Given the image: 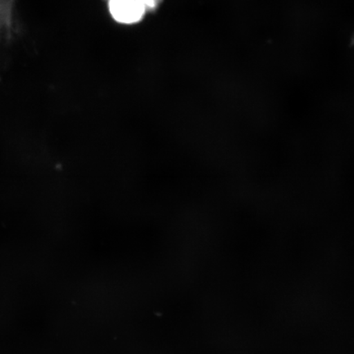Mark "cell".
Returning <instances> with one entry per match:
<instances>
[{
  "mask_svg": "<svg viewBox=\"0 0 354 354\" xmlns=\"http://www.w3.org/2000/svg\"><path fill=\"white\" fill-rule=\"evenodd\" d=\"M110 12L113 19L122 24H135L142 19L145 3L141 0H110Z\"/></svg>",
  "mask_w": 354,
  "mask_h": 354,
  "instance_id": "6da1fadb",
  "label": "cell"
}]
</instances>
